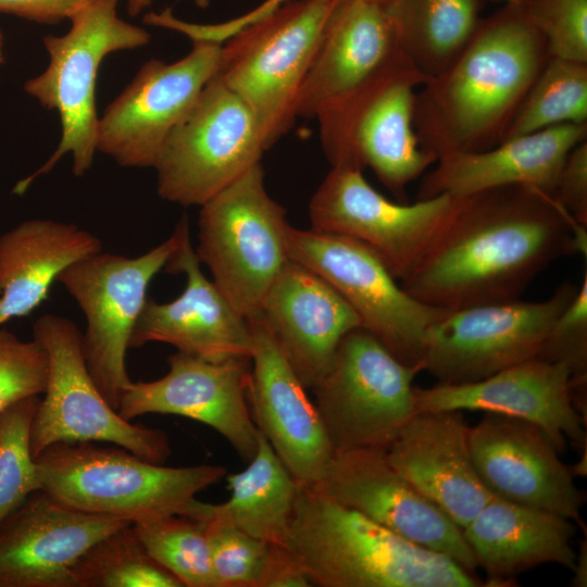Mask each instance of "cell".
I'll return each mask as SVG.
<instances>
[{
    "mask_svg": "<svg viewBox=\"0 0 587 587\" xmlns=\"http://www.w3.org/2000/svg\"><path fill=\"white\" fill-rule=\"evenodd\" d=\"M550 57L516 2L482 18L453 62L415 92L422 147L438 160L500 143Z\"/></svg>",
    "mask_w": 587,
    "mask_h": 587,
    "instance_id": "cell-2",
    "label": "cell"
},
{
    "mask_svg": "<svg viewBox=\"0 0 587 587\" xmlns=\"http://www.w3.org/2000/svg\"><path fill=\"white\" fill-rule=\"evenodd\" d=\"M469 447L486 488L500 499L547 511L579 524L584 495L576 487L574 466L534 423L486 413L469 426Z\"/></svg>",
    "mask_w": 587,
    "mask_h": 587,
    "instance_id": "cell-19",
    "label": "cell"
},
{
    "mask_svg": "<svg viewBox=\"0 0 587 587\" xmlns=\"http://www.w3.org/2000/svg\"><path fill=\"white\" fill-rule=\"evenodd\" d=\"M489 2H496V3H511V2H515L517 0H488Z\"/></svg>",
    "mask_w": 587,
    "mask_h": 587,
    "instance_id": "cell-46",
    "label": "cell"
},
{
    "mask_svg": "<svg viewBox=\"0 0 587 587\" xmlns=\"http://www.w3.org/2000/svg\"><path fill=\"white\" fill-rule=\"evenodd\" d=\"M312 586L288 546L273 544L261 587Z\"/></svg>",
    "mask_w": 587,
    "mask_h": 587,
    "instance_id": "cell-42",
    "label": "cell"
},
{
    "mask_svg": "<svg viewBox=\"0 0 587 587\" xmlns=\"http://www.w3.org/2000/svg\"><path fill=\"white\" fill-rule=\"evenodd\" d=\"M133 528L152 559L183 587H216L200 521L172 514L135 521Z\"/></svg>",
    "mask_w": 587,
    "mask_h": 587,
    "instance_id": "cell-34",
    "label": "cell"
},
{
    "mask_svg": "<svg viewBox=\"0 0 587 587\" xmlns=\"http://www.w3.org/2000/svg\"><path fill=\"white\" fill-rule=\"evenodd\" d=\"M462 533L492 586H507L519 573L546 563L576 566L575 525L547 511L495 497Z\"/></svg>",
    "mask_w": 587,
    "mask_h": 587,
    "instance_id": "cell-28",
    "label": "cell"
},
{
    "mask_svg": "<svg viewBox=\"0 0 587 587\" xmlns=\"http://www.w3.org/2000/svg\"><path fill=\"white\" fill-rule=\"evenodd\" d=\"M183 59L147 61L98 121L97 151L125 167H154L175 126L216 74L221 43L192 41Z\"/></svg>",
    "mask_w": 587,
    "mask_h": 587,
    "instance_id": "cell-16",
    "label": "cell"
},
{
    "mask_svg": "<svg viewBox=\"0 0 587 587\" xmlns=\"http://www.w3.org/2000/svg\"><path fill=\"white\" fill-rule=\"evenodd\" d=\"M118 0H98L71 16L63 36L48 35L43 45L49 64L28 79L25 91L45 109L58 112L61 139L52 155L33 174L21 179L13 192L23 195L40 175L49 173L65 154H71L73 173L85 175L97 151L96 80L102 60L110 53L149 43L143 28L117 16Z\"/></svg>",
    "mask_w": 587,
    "mask_h": 587,
    "instance_id": "cell-6",
    "label": "cell"
},
{
    "mask_svg": "<svg viewBox=\"0 0 587 587\" xmlns=\"http://www.w3.org/2000/svg\"><path fill=\"white\" fill-rule=\"evenodd\" d=\"M34 339L49 362L43 398L30 426L34 458L55 444L105 442L154 463L167 460L172 450L164 432L132 424L102 396L88 371L75 322L43 314L34 324Z\"/></svg>",
    "mask_w": 587,
    "mask_h": 587,
    "instance_id": "cell-8",
    "label": "cell"
},
{
    "mask_svg": "<svg viewBox=\"0 0 587 587\" xmlns=\"http://www.w3.org/2000/svg\"><path fill=\"white\" fill-rule=\"evenodd\" d=\"M366 1L374 2V3H378V4H382V5H385V4H387L388 2H390L391 0H366Z\"/></svg>",
    "mask_w": 587,
    "mask_h": 587,
    "instance_id": "cell-47",
    "label": "cell"
},
{
    "mask_svg": "<svg viewBox=\"0 0 587 587\" xmlns=\"http://www.w3.org/2000/svg\"><path fill=\"white\" fill-rule=\"evenodd\" d=\"M586 226L537 188L514 185L454 197L402 288L423 303L459 310L520 299L561 258L586 253Z\"/></svg>",
    "mask_w": 587,
    "mask_h": 587,
    "instance_id": "cell-1",
    "label": "cell"
},
{
    "mask_svg": "<svg viewBox=\"0 0 587 587\" xmlns=\"http://www.w3.org/2000/svg\"><path fill=\"white\" fill-rule=\"evenodd\" d=\"M286 245L291 260L319 274L346 300L361 327L401 362L421 367L428 329L451 310L412 297L372 249L350 237L289 225Z\"/></svg>",
    "mask_w": 587,
    "mask_h": 587,
    "instance_id": "cell-10",
    "label": "cell"
},
{
    "mask_svg": "<svg viewBox=\"0 0 587 587\" xmlns=\"http://www.w3.org/2000/svg\"><path fill=\"white\" fill-rule=\"evenodd\" d=\"M178 242L176 225L166 240L139 257L100 251L72 264L57 279L85 314V361L100 392L115 410L123 389L132 382L126 353L149 284L165 267Z\"/></svg>",
    "mask_w": 587,
    "mask_h": 587,
    "instance_id": "cell-12",
    "label": "cell"
},
{
    "mask_svg": "<svg viewBox=\"0 0 587 587\" xmlns=\"http://www.w3.org/2000/svg\"><path fill=\"white\" fill-rule=\"evenodd\" d=\"M539 359L562 363L571 372L572 398L586 419L587 273L570 303L558 315L538 352Z\"/></svg>",
    "mask_w": 587,
    "mask_h": 587,
    "instance_id": "cell-37",
    "label": "cell"
},
{
    "mask_svg": "<svg viewBox=\"0 0 587 587\" xmlns=\"http://www.w3.org/2000/svg\"><path fill=\"white\" fill-rule=\"evenodd\" d=\"M551 57L587 63V0H517Z\"/></svg>",
    "mask_w": 587,
    "mask_h": 587,
    "instance_id": "cell-38",
    "label": "cell"
},
{
    "mask_svg": "<svg viewBox=\"0 0 587 587\" xmlns=\"http://www.w3.org/2000/svg\"><path fill=\"white\" fill-rule=\"evenodd\" d=\"M130 523L38 490L0 524V587H74V567L88 549Z\"/></svg>",
    "mask_w": 587,
    "mask_h": 587,
    "instance_id": "cell-23",
    "label": "cell"
},
{
    "mask_svg": "<svg viewBox=\"0 0 587 587\" xmlns=\"http://www.w3.org/2000/svg\"><path fill=\"white\" fill-rule=\"evenodd\" d=\"M3 48H4V37H3V34L0 29V65L3 63L4 61V52H3Z\"/></svg>",
    "mask_w": 587,
    "mask_h": 587,
    "instance_id": "cell-45",
    "label": "cell"
},
{
    "mask_svg": "<svg viewBox=\"0 0 587 587\" xmlns=\"http://www.w3.org/2000/svg\"><path fill=\"white\" fill-rule=\"evenodd\" d=\"M177 226L178 247L164 268L172 274H185V289L168 302L147 299L129 348L163 342L177 351L208 360L251 358L253 336L247 317L239 314L213 280L204 276L191 245L187 217L184 216Z\"/></svg>",
    "mask_w": 587,
    "mask_h": 587,
    "instance_id": "cell-22",
    "label": "cell"
},
{
    "mask_svg": "<svg viewBox=\"0 0 587 587\" xmlns=\"http://www.w3.org/2000/svg\"><path fill=\"white\" fill-rule=\"evenodd\" d=\"M289 1L292 0H266L251 12L232 21L217 24H196L193 36L198 40L223 43L242 27L264 17Z\"/></svg>",
    "mask_w": 587,
    "mask_h": 587,
    "instance_id": "cell-43",
    "label": "cell"
},
{
    "mask_svg": "<svg viewBox=\"0 0 587 587\" xmlns=\"http://www.w3.org/2000/svg\"><path fill=\"white\" fill-rule=\"evenodd\" d=\"M362 172L332 167L310 200L311 228L364 243L402 282L428 249L454 197L396 203L376 191Z\"/></svg>",
    "mask_w": 587,
    "mask_h": 587,
    "instance_id": "cell-15",
    "label": "cell"
},
{
    "mask_svg": "<svg viewBox=\"0 0 587 587\" xmlns=\"http://www.w3.org/2000/svg\"><path fill=\"white\" fill-rule=\"evenodd\" d=\"M288 547L312 586L482 585L447 555L419 546L312 488L299 491Z\"/></svg>",
    "mask_w": 587,
    "mask_h": 587,
    "instance_id": "cell-3",
    "label": "cell"
},
{
    "mask_svg": "<svg viewBox=\"0 0 587 587\" xmlns=\"http://www.w3.org/2000/svg\"><path fill=\"white\" fill-rule=\"evenodd\" d=\"M341 1L286 2L222 43L214 76L251 110L266 150L294 126L299 90Z\"/></svg>",
    "mask_w": 587,
    "mask_h": 587,
    "instance_id": "cell-5",
    "label": "cell"
},
{
    "mask_svg": "<svg viewBox=\"0 0 587 587\" xmlns=\"http://www.w3.org/2000/svg\"><path fill=\"white\" fill-rule=\"evenodd\" d=\"M310 488L475 575L478 565L462 529L394 469L386 451H334Z\"/></svg>",
    "mask_w": 587,
    "mask_h": 587,
    "instance_id": "cell-17",
    "label": "cell"
},
{
    "mask_svg": "<svg viewBox=\"0 0 587 587\" xmlns=\"http://www.w3.org/2000/svg\"><path fill=\"white\" fill-rule=\"evenodd\" d=\"M73 578L74 587H183L148 553L133 523L91 546L75 565Z\"/></svg>",
    "mask_w": 587,
    "mask_h": 587,
    "instance_id": "cell-33",
    "label": "cell"
},
{
    "mask_svg": "<svg viewBox=\"0 0 587 587\" xmlns=\"http://www.w3.org/2000/svg\"><path fill=\"white\" fill-rule=\"evenodd\" d=\"M259 313L308 390L329 369L341 339L361 327L355 312L332 285L291 259L273 282Z\"/></svg>",
    "mask_w": 587,
    "mask_h": 587,
    "instance_id": "cell-25",
    "label": "cell"
},
{
    "mask_svg": "<svg viewBox=\"0 0 587 587\" xmlns=\"http://www.w3.org/2000/svg\"><path fill=\"white\" fill-rule=\"evenodd\" d=\"M420 372L363 327L349 332L311 389L334 450L386 451L416 413L412 383Z\"/></svg>",
    "mask_w": 587,
    "mask_h": 587,
    "instance_id": "cell-9",
    "label": "cell"
},
{
    "mask_svg": "<svg viewBox=\"0 0 587 587\" xmlns=\"http://www.w3.org/2000/svg\"><path fill=\"white\" fill-rule=\"evenodd\" d=\"M563 124H587V63L550 57L503 140Z\"/></svg>",
    "mask_w": 587,
    "mask_h": 587,
    "instance_id": "cell-32",
    "label": "cell"
},
{
    "mask_svg": "<svg viewBox=\"0 0 587 587\" xmlns=\"http://www.w3.org/2000/svg\"><path fill=\"white\" fill-rule=\"evenodd\" d=\"M576 291L565 280L541 301L517 299L449 311L427 332L422 372L440 384H466L537 357Z\"/></svg>",
    "mask_w": 587,
    "mask_h": 587,
    "instance_id": "cell-14",
    "label": "cell"
},
{
    "mask_svg": "<svg viewBox=\"0 0 587 587\" xmlns=\"http://www.w3.org/2000/svg\"><path fill=\"white\" fill-rule=\"evenodd\" d=\"M552 197L577 223L587 226V139L566 155Z\"/></svg>",
    "mask_w": 587,
    "mask_h": 587,
    "instance_id": "cell-40",
    "label": "cell"
},
{
    "mask_svg": "<svg viewBox=\"0 0 587 587\" xmlns=\"http://www.w3.org/2000/svg\"><path fill=\"white\" fill-rule=\"evenodd\" d=\"M426 78L403 74L375 91L350 116L323 151L332 167H370L400 202L405 189L437 162L414 129L415 90Z\"/></svg>",
    "mask_w": 587,
    "mask_h": 587,
    "instance_id": "cell-24",
    "label": "cell"
},
{
    "mask_svg": "<svg viewBox=\"0 0 587 587\" xmlns=\"http://www.w3.org/2000/svg\"><path fill=\"white\" fill-rule=\"evenodd\" d=\"M415 412L484 411L541 427L560 453L567 442L586 454V420L574 405L571 372L562 363L532 358L466 384L413 387Z\"/></svg>",
    "mask_w": 587,
    "mask_h": 587,
    "instance_id": "cell-20",
    "label": "cell"
},
{
    "mask_svg": "<svg viewBox=\"0 0 587 587\" xmlns=\"http://www.w3.org/2000/svg\"><path fill=\"white\" fill-rule=\"evenodd\" d=\"M265 150L251 110L213 76L160 152L158 193L200 207L261 162Z\"/></svg>",
    "mask_w": 587,
    "mask_h": 587,
    "instance_id": "cell-13",
    "label": "cell"
},
{
    "mask_svg": "<svg viewBox=\"0 0 587 587\" xmlns=\"http://www.w3.org/2000/svg\"><path fill=\"white\" fill-rule=\"evenodd\" d=\"M253 349L248 403L258 430L301 487L322 477L333 453L317 409L262 316L247 319Z\"/></svg>",
    "mask_w": 587,
    "mask_h": 587,
    "instance_id": "cell-21",
    "label": "cell"
},
{
    "mask_svg": "<svg viewBox=\"0 0 587 587\" xmlns=\"http://www.w3.org/2000/svg\"><path fill=\"white\" fill-rule=\"evenodd\" d=\"M386 457L461 529L495 498L475 470L469 426L461 411L415 413L386 450Z\"/></svg>",
    "mask_w": 587,
    "mask_h": 587,
    "instance_id": "cell-26",
    "label": "cell"
},
{
    "mask_svg": "<svg viewBox=\"0 0 587 587\" xmlns=\"http://www.w3.org/2000/svg\"><path fill=\"white\" fill-rule=\"evenodd\" d=\"M483 0H391L384 5L399 46L426 80L444 72L480 21Z\"/></svg>",
    "mask_w": 587,
    "mask_h": 587,
    "instance_id": "cell-31",
    "label": "cell"
},
{
    "mask_svg": "<svg viewBox=\"0 0 587 587\" xmlns=\"http://www.w3.org/2000/svg\"><path fill=\"white\" fill-rule=\"evenodd\" d=\"M200 522L216 587H261L273 544L221 520Z\"/></svg>",
    "mask_w": 587,
    "mask_h": 587,
    "instance_id": "cell-36",
    "label": "cell"
},
{
    "mask_svg": "<svg viewBox=\"0 0 587 587\" xmlns=\"http://www.w3.org/2000/svg\"><path fill=\"white\" fill-rule=\"evenodd\" d=\"M35 462L41 490L60 502L132 522L183 515L200 491L226 476L222 465L164 466L97 442L55 444Z\"/></svg>",
    "mask_w": 587,
    "mask_h": 587,
    "instance_id": "cell-4",
    "label": "cell"
},
{
    "mask_svg": "<svg viewBox=\"0 0 587 587\" xmlns=\"http://www.w3.org/2000/svg\"><path fill=\"white\" fill-rule=\"evenodd\" d=\"M286 209L266 191L261 162L200 205V263L245 317L260 311L273 282L290 259Z\"/></svg>",
    "mask_w": 587,
    "mask_h": 587,
    "instance_id": "cell-7",
    "label": "cell"
},
{
    "mask_svg": "<svg viewBox=\"0 0 587 587\" xmlns=\"http://www.w3.org/2000/svg\"><path fill=\"white\" fill-rule=\"evenodd\" d=\"M587 139V124H563L521 135L479 152L437 160L422 177L417 199L466 196L503 186H527L553 193L569 152Z\"/></svg>",
    "mask_w": 587,
    "mask_h": 587,
    "instance_id": "cell-27",
    "label": "cell"
},
{
    "mask_svg": "<svg viewBox=\"0 0 587 587\" xmlns=\"http://www.w3.org/2000/svg\"><path fill=\"white\" fill-rule=\"evenodd\" d=\"M48 371V355L38 341L21 340L0 326V412L17 401L42 395Z\"/></svg>",
    "mask_w": 587,
    "mask_h": 587,
    "instance_id": "cell-39",
    "label": "cell"
},
{
    "mask_svg": "<svg viewBox=\"0 0 587 587\" xmlns=\"http://www.w3.org/2000/svg\"><path fill=\"white\" fill-rule=\"evenodd\" d=\"M38 402V397H29L0 412V524L41 490L30 450V426Z\"/></svg>",
    "mask_w": 587,
    "mask_h": 587,
    "instance_id": "cell-35",
    "label": "cell"
},
{
    "mask_svg": "<svg viewBox=\"0 0 587 587\" xmlns=\"http://www.w3.org/2000/svg\"><path fill=\"white\" fill-rule=\"evenodd\" d=\"M167 373L155 380L130 382L117 412L132 421L148 413L191 419L216 430L249 461L258 448V428L248 403L250 357L208 360L177 351Z\"/></svg>",
    "mask_w": 587,
    "mask_h": 587,
    "instance_id": "cell-18",
    "label": "cell"
},
{
    "mask_svg": "<svg viewBox=\"0 0 587 587\" xmlns=\"http://www.w3.org/2000/svg\"><path fill=\"white\" fill-rule=\"evenodd\" d=\"M98 0H0V12L28 21L55 24Z\"/></svg>",
    "mask_w": 587,
    "mask_h": 587,
    "instance_id": "cell-41",
    "label": "cell"
},
{
    "mask_svg": "<svg viewBox=\"0 0 587 587\" xmlns=\"http://www.w3.org/2000/svg\"><path fill=\"white\" fill-rule=\"evenodd\" d=\"M198 5H207V0H195ZM152 0H127V12L130 16L138 15L143 9L151 4Z\"/></svg>",
    "mask_w": 587,
    "mask_h": 587,
    "instance_id": "cell-44",
    "label": "cell"
},
{
    "mask_svg": "<svg viewBox=\"0 0 587 587\" xmlns=\"http://www.w3.org/2000/svg\"><path fill=\"white\" fill-rule=\"evenodd\" d=\"M102 251L100 239L72 223L24 221L0 235V326L47 300L59 275Z\"/></svg>",
    "mask_w": 587,
    "mask_h": 587,
    "instance_id": "cell-29",
    "label": "cell"
},
{
    "mask_svg": "<svg viewBox=\"0 0 587 587\" xmlns=\"http://www.w3.org/2000/svg\"><path fill=\"white\" fill-rule=\"evenodd\" d=\"M245 470L226 477L228 500L193 499L185 516L216 519L275 545L288 546L289 527L301 486L258 430V448Z\"/></svg>",
    "mask_w": 587,
    "mask_h": 587,
    "instance_id": "cell-30",
    "label": "cell"
},
{
    "mask_svg": "<svg viewBox=\"0 0 587 587\" xmlns=\"http://www.w3.org/2000/svg\"><path fill=\"white\" fill-rule=\"evenodd\" d=\"M413 71L384 5L342 0L301 85L296 115L330 129L385 84Z\"/></svg>",
    "mask_w": 587,
    "mask_h": 587,
    "instance_id": "cell-11",
    "label": "cell"
}]
</instances>
